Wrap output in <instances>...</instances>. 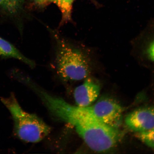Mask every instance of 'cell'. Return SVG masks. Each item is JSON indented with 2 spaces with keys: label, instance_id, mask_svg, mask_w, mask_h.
Returning a JSON list of instances; mask_svg holds the SVG:
<instances>
[{
  "label": "cell",
  "instance_id": "9c48e42d",
  "mask_svg": "<svg viewBox=\"0 0 154 154\" xmlns=\"http://www.w3.org/2000/svg\"><path fill=\"white\" fill-rule=\"evenodd\" d=\"M136 136L146 145L154 149V127L146 131L137 132Z\"/></svg>",
  "mask_w": 154,
  "mask_h": 154
},
{
  "label": "cell",
  "instance_id": "277c9868",
  "mask_svg": "<svg viewBox=\"0 0 154 154\" xmlns=\"http://www.w3.org/2000/svg\"><path fill=\"white\" fill-rule=\"evenodd\" d=\"M125 123L136 133L146 131L154 127V106L137 109L126 117Z\"/></svg>",
  "mask_w": 154,
  "mask_h": 154
},
{
  "label": "cell",
  "instance_id": "3957f363",
  "mask_svg": "<svg viewBox=\"0 0 154 154\" xmlns=\"http://www.w3.org/2000/svg\"><path fill=\"white\" fill-rule=\"evenodd\" d=\"M86 107L96 118L107 126L117 129L121 126L122 108L112 98L102 97L93 106Z\"/></svg>",
  "mask_w": 154,
  "mask_h": 154
},
{
  "label": "cell",
  "instance_id": "52a82bcc",
  "mask_svg": "<svg viewBox=\"0 0 154 154\" xmlns=\"http://www.w3.org/2000/svg\"><path fill=\"white\" fill-rule=\"evenodd\" d=\"M0 57L3 59L13 58L18 60L31 67L35 63L25 57L12 44L0 37Z\"/></svg>",
  "mask_w": 154,
  "mask_h": 154
},
{
  "label": "cell",
  "instance_id": "5b68a950",
  "mask_svg": "<svg viewBox=\"0 0 154 154\" xmlns=\"http://www.w3.org/2000/svg\"><path fill=\"white\" fill-rule=\"evenodd\" d=\"M100 90L97 80L89 78L75 88L74 97L77 106L87 107L91 105L97 99Z\"/></svg>",
  "mask_w": 154,
  "mask_h": 154
},
{
  "label": "cell",
  "instance_id": "6da1fadb",
  "mask_svg": "<svg viewBox=\"0 0 154 154\" xmlns=\"http://www.w3.org/2000/svg\"><path fill=\"white\" fill-rule=\"evenodd\" d=\"M50 31L55 39V66L60 76L65 80L73 81L87 78L92 68L88 54L69 43L55 30L51 29Z\"/></svg>",
  "mask_w": 154,
  "mask_h": 154
},
{
  "label": "cell",
  "instance_id": "8fae6325",
  "mask_svg": "<svg viewBox=\"0 0 154 154\" xmlns=\"http://www.w3.org/2000/svg\"><path fill=\"white\" fill-rule=\"evenodd\" d=\"M36 5L43 6L49 2H51V0H32Z\"/></svg>",
  "mask_w": 154,
  "mask_h": 154
},
{
  "label": "cell",
  "instance_id": "30bf717a",
  "mask_svg": "<svg viewBox=\"0 0 154 154\" xmlns=\"http://www.w3.org/2000/svg\"><path fill=\"white\" fill-rule=\"evenodd\" d=\"M144 53L148 59L154 63V38L148 44Z\"/></svg>",
  "mask_w": 154,
  "mask_h": 154
},
{
  "label": "cell",
  "instance_id": "ba28073f",
  "mask_svg": "<svg viewBox=\"0 0 154 154\" xmlns=\"http://www.w3.org/2000/svg\"><path fill=\"white\" fill-rule=\"evenodd\" d=\"M75 0H51L57 5L62 15L60 24L62 25L72 20V7Z\"/></svg>",
  "mask_w": 154,
  "mask_h": 154
},
{
  "label": "cell",
  "instance_id": "7a4b0ae2",
  "mask_svg": "<svg viewBox=\"0 0 154 154\" xmlns=\"http://www.w3.org/2000/svg\"><path fill=\"white\" fill-rule=\"evenodd\" d=\"M1 100L8 109L14 123V132L21 140L30 143L39 142L48 135L51 128L35 114L26 112L19 104L14 94Z\"/></svg>",
  "mask_w": 154,
  "mask_h": 154
},
{
  "label": "cell",
  "instance_id": "8992f818",
  "mask_svg": "<svg viewBox=\"0 0 154 154\" xmlns=\"http://www.w3.org/2000/svg\"><path fill=\"white\" fill-rule=\"evenodd\" d=\"M24 0H0V15L9 19L22 30V15Z\"/></svg>",
  "mask_w": 154,
  "mask_h": 154
}]
</instances>
